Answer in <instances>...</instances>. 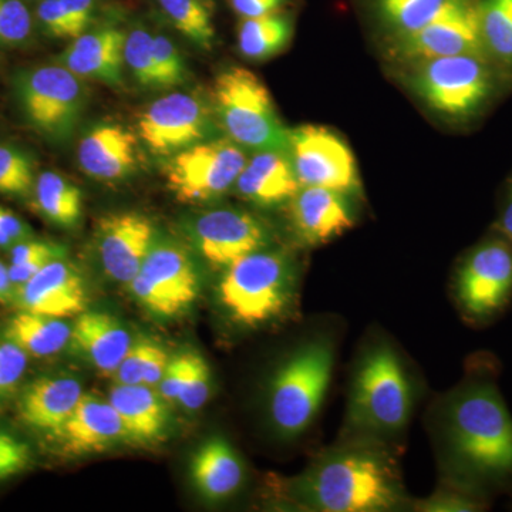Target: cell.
<instances>
[{
	"mask_svg": "<svg viewBox=\"0 0 512 512\" xmlns=\"http://www.w3.org/2000/svg\"><path fill=\"white\" fill-rule=\"evenodd\" d=\"M494 370L491 363L474 367L443 410L453 483L485 500L512 494V417Z\"/></svg>",
	"mask_w": 512,
	"mask_h": 512,
	"instance_id": "6da1fadb",
	"label": "cell"
},
{
	"mask_svg": "<svg viewBox=\"0 0 512 512\" xmlns=\"http://www.w3.org/2000/svg\"><path fill=\"white\" fill-rule=\"evenodd\" d=\"M301 503L320 512H379L404 501L396 463L377 441L359 440L319 457L296 483Z\"/></svg>",
	"mask_w": 512,
	"mask_h": 512,
	"instance_id": "7a4b0ae2",
	"label": "cell"
},
{
	"mask_svg": "<svg viewBox=\"0 0 512 512\" xmlns=\"http://www.w3.org/2000/svg\"><path fill=\"white\" fill-rule=\"evenodd\" d=\"M413 393L399 355L389 345L367 350L350 393L348 427L360 440L396 436L412 414Z\"/></svg>",
	"mask_w": 512,
	"mask_h": 512,
	"instance_id": "3957f363",
	"label": "cell"
},
{
	"mask_svg": "<svg viewBox=\"0 0 512 512\" xmlns=\"http://www.w3.org/2000/svg\"><path fill=\"white\" fill-rule=\"evenodd\" d=\"M295 291V266L284 251H256L225 269L218 296L229 318L258 328L281 316Z\"/></svg>",
	"mask_w": 512,
	"mask_h": 512,
	"instance_id": "277c9868",
	"label": "cell"
},
{
	"mask_svg": "<svg viewBox=\"0 0 512 512\" xmlns=\"http://www.w3.org/2000/svg\"><path fill=\"white\" fill-rule=\"evenodd\" d=\"M503 73L487 57H437L414 64L412 87L423 103L453 123L476 119L493 101Z\"/></svg>",
	"mask_w": 512,
	"mask_h": 512,
	"instance_id": "5b68a950",
	"label": "cell"
},
{
	"mask_svg": "<svg viewBox=\"0 0 512 512\" xmlns=\"http://www.w3.org/2000/svg\"><path fill=\"white\" fill-rule=\"evenodd\" d=\"M214 109L229 140L254 151L288 153L289 130L276 113L271 93L244 67H229L214 84Z\"/></svg>",
	"mask_w": 512,
	"mask_h": 512,
	"instance_id": "8992f818",
	"label": "cell"
},
{
	"mask_svg": "<svg viewBox=\"0 0 512 512\" xmlns=\"http://www.w3.org/2000/svg\"><path fill=\"white\" fill-rule=\"evenodd\" d=\"M333 362L329 340L315 339L279 367L269 392V417L279 436L295 439L311 426L328 392Z\"/></svg>",
	"mask_w": 512,
	"mask_h": 512,
	"instance_id": "52a82bcc",
	"label": "cell"
},
{
	"mask_svg": "<svg viewBox=\"0 0 512 512\" xmlns=\"http://www.w3.org/2000/svg\"><path fill=\"white\" fill-rule=\"evenodd\" d=\"M23 119L40 136L63 141L72 136L86 107L82 79L62 64L20 70L13 80Z\"/></svg>",
	"mask_w": 512,
	"mask_h": 512,
	"instance_id": "ba28073f",
	"label": "cell"
},
{
	"mask_svg": "<svg viewBox=\"0 0 512 512\" xmlns=\"http://www.w3.org/2000/svg\"><path fill=\"white\" fill-rule=\"evenodd\" d=\"M456 295L471 323L484 325L500 316L512 299V244L501 235L484 239L458 266Z\"/></svg>",
	"mask_w": 512,
	"mask_h": 512,
	"instance_id": "9c48e42d",
	"label": "cell"
},
{
	"mask_svg": "<svg viewBox=\"0 0 512 512\" xmlns=\"http://www.w3.org/2000/svg\"><path fill=\"white\" fill-rule=\"evenodd\" d=\"M247 161L242 147L229 138L200 141L173 154L164 175L178 201L202 204L231 190Z\"/></svg>",
	"mask_w": 512,
	"mask_h": 512,
	"instance_id": "30bf717a",
	"label": "cell"
},
{
	"mask_svg": "<svg viewBox=\"0 0 512 512\" xmlns=\"http://www.w3.org/2000/svg\"><path fill=\"white\" fill-rule=\"evenodd\" d=\"M389 52L393 60L410 66L437 57H487L478 20L477 0H448L423 28L393 39Z\"/></svg>",
	"mask_w": 512,
	"mask_h": 512,
	"instance_id": "8fae6325",
	"label": "cell"
},
{
	"mask_svg": "<svg viewBox=\"0 0 512 512\" xmlns=\"http://www.w3.org/2000/svg\"><path fill=\"white\" fill-rule=\"evenodd\" d=\"M289 158L301 187L353 195L362 190L353 151L328 127L305 124L289 130Z\"/></svg>",
	"mask_w": 512,
	"mask_h": 512,
	"instance_id": "7c38bea8",
	"label": "cell"
},
{
	"mask_svg": "<svg viewBox=\"0 0 512 512\" xmlns=\"http://www.w3.org/2000/svg\"><path fill=\"white\" fill-rule=\"evenodd\" d=\"M211 127V110L201 97L175 92L160 97L141 113L138 136L158 156H171L200 143Z\"/></svg>",
	"mask_w": 512,
	"mask_h": 512,
	"instance_id": "4fadbf2b",
	"label": "cell"
},
{
	"mask_svg": "<svg viewBox=\"0 0 512 512\" xmlns=\"http://www.w3.org/2000/svg\"><path fill=\"white\" fill-rule=\"evenodd\" d=\"M271 234L264 222L247 211L222 208L205 212L194 222L198 251L215 268L227 269L239 259L268 247Z\"/></svg>",
	"mask_w": 512,
	"mask_h": 512,
	"instance_id": "5bb4252c",
	"label": "cell"
},
{
	"mask_svg": "<svg viewBox=\"0 0 512 512\" xmlns=\"http://www.w3.org/2000/svg\"><path fill=\"white\" fill-rule=\"evenodd\" d=\"M153 239V224L138 212H114L101 218L97 251L104 272L114 281L128 284L143 268Z\"/></svg>",
	"mask_w": 512,
	"mask_h": 512,
	"instance_id": "9a60e30c",
	"label": "cell"
},
{
	"mask_svg": "<svg viewBox=\"0 0 512 512\" xmlns=\"http://www.w3.org/2000/svg\"><path fill=\"white\" fill-rule=\"evenodd\" d=\"M12 302L18 311L66 319L86 311V286L76 266L57 258L19 286Z\"/></svg>",
	"mask_w": 512,
	"mask_h": 512,
	"instance_id": "2e32d148",
	"label": "cell"
},
{
	"mask_svg": "<svg viewBox=\"0 0 512 512\" xmlns=\"http://www.w3.org/2000/svg\"><path fill=\"white\" fill-rule=\"evenodd\" d=\"M289 204L296 237L306 245H322L355 225L349 195L320 187H301Z\"/></svg>",
	"mask_w": 512,
	"mask_h": 512,
	"instance_id": "e0dca14e",
	"label": "cell"
},
{
	"mask_svg": "<svg viewBox=\"0 0 512 512\" xmlns=\"http://www.w3.org/2000/svg\"><path fill=\"white\" fill-rule=\"evenodd\" d=\"M56 437L70 456L99 453L128 440L126 427L109 400L90 394H83Z\"/></svg>",
	"mask_w": 512,
	"mask_h": 512,
	"instance_id": "ac0fdd59",
	"label": "cell"
},
{
	"mask_svg": "<svg viewBox=\"0 0 512 512\" xmlns=\"http://www.w3.org/2000/svg\"><path fill=\"white\" fill-rule=\"evenodd\" d=\"M137 156L136 134L119 123L97 124L77 147L80 168L100 181L123 180L136 167Z\"/></svg>",
	"mask_w": 512,
	"mask_h": 512,
	"instance_id": "d6986e66",
	"label": "cell"
},
{
	"mask_svg": "<svg viewBox=\"0 0 512 512\" xmlns=\"http://www.w3.org/2000/svg\"><path fill=\"white\" fill-rule=\"evenodd\" d=\"M83 394L82 383L76 377H39L20 394L19 419L32 430L56 436Z\"/></svg>",
	"mask_w": 512,
	"mask_h": 512,
	"instance_id": "ffe728a7",
	"label": "cell"
},
{
	"mask_svg": "<svg viewBox=\"0 0 512 512\" xmlns=\"http://www.w3.org/2000/svg\"><path fill=\"white\" fill-rule=\"evenodd\" d=\"M126 33L116 28L84 32L60 55L59 62L80 79H92L111 87L123 84Z\"/></svg>",
	"mask_w": 512,
	"mask_h": 512,
	"instance_id": "44dd1931",
	"label": "cell"
},
{
	"mask_svg": "<svg viewBox=\"0 0 512 512\" xmlns=\"http://www.w3.org/2000/svg\"><path fill=\"white\" fill-rule=\"evenodd\" d=\"M242 200L258 207H276L292 200L301 184L284 151H256L234 185Z\"/></svg>",
	"mask_w": 512,
	"mask_h": 512,
	"instance_id": "7402d4cb",
	"label": "cell"
},
{
	"mask_svg": "<svg viewBox=\"0 0 512 512\" xmlns=\"http://www.w3.org/2000/svg\"><path fill=\"white\" fill-rule=\"evenodd\" d=\"M70 345L82 353L101 375L113 377L133 342L130 333L114 316L84 311L72 326Z\"/></svg>",
	"mask_w": 512,
	"mask_h": 512,
	"instance_id": "603a6c76",
	"label": "cell"
},
{
	"mask_svg": "<svg viewBox=\"0 0 512 512\" xmlns=\"http://www.w3.org/2000/svg\"><path fill=\"white\" fill-rule=\"evenodd\" d=\"M128 434V440L151 443L163 437L167 429V407L160 394L146 384H116L109 393Z\"/></svg>",
	"mask_w": 512,
	"mask_h": 512,
	"instance_id": "cb8c5ba5",
	"label": "cell"
},
{
	"mask_svg": "<svg viewBox=\"0 0 512 512\" xmlns=\"http://www.w3.org/2000/svg\"><path fill=\"white\" fill-rule=\"evenodd\" d=\"M140 272L174 303L180 313L190 308L200 292L197 269L190 255L177 245H153Z\"/></svg>",
	"mask_w": 512,
	"mask_h": 512,
	"instance_id": "d4e9b609",
	"label": "cell"
},
{
	"mask_svg": "<svg viewBox=\"0 0 512 512\" xmlns=\"http://www.w3.org/2000/svg\"><path fill=\"white\" fill-rule=\"evenodd\" d=\"M191 478L202 497L221 501L237 493L244 481V467L227 441H205L191 461Z\"/></svg>",
	"mask_w": 512,
	"mask_h": 512,
	"instance_id": "484cf974",
	"label": "cell"
},
{
	"mask_svg": "<svg viewBox=\"0 0 512 512\" xmlns=\"http://www.w3.org/2000/svg\"><path fill=\"white\" fill-rule=\"evenodd\" d=\"M3 335L20 346L30 357L55 356L70 345L72 326L64 319L18 311L8 320Z\"/></svg>",
	"mask_w": 512,
	"mask_h": 512,
	"instance_id": "4316f807",
	"label": "cell"
},
{
	"mask_svg": "<svg viewBox=\"0 0 512 512\" xmlns=\"http://www.w3.org/2000/svg\"><path fill=\"white\" fill-rule=\"evenodd\" d=\"M292 36V20L281 13L244 19L238 32L239 53L252 62H265L281 55Z\"/></svg>",
	"mask_w": 512,
	"mask_h": 512,
	"instance_id": "83f0119b",
	"label": "cell"
},
{
	"mask_svg": "<svg viewBox=\"0 0 512 512\" xmlns=\"http://www.w3.org/2000/svg\"><path fill=\"white\" fill-rule=\"evenodd\" d=\"M33 197L37 211L52 224L72 228L82 218V192L56 171L37 175Z\"/></svg>",
	"mask_w": 512,
	"mask_h": 512,
	"instance_id": "f1b7e54d",
	"label": "cell"
},
{
	"mask_svg": "<svg viewBox=\"0 0 512 512\" xmlns=\"http://www.w3.org/2000/svg\"><path fill=\"white\" fill-rule=\"evenodd\" d=\"M485 55L512 77V0H477Z\"/></svg>",
	"mask_w": 512,
	"mask_h": 512,
	"instance_id": "f546056e",
	"label": "cell"
},
{
	"mask_svg": "<svg viewBox=\"0 0 512 512\" xmlns=\"http://www.w3.org/2000/svg\"><path fill=\"white\" fill-rule=\"evenodd\" d=\"M171 25L195 46L211 50L215 28L212 10L205 0H157Z\"/></svg>",
	"mask_w": 512,
	"mask_h": 512,
	"instance_id": "4dcf8cb0",
	"label": "cell"
},
{
	"mask_svg": "<svg viewBox=\"0 0 512 512\" xmlns=\"http://www.w3.org/2000/svg\"><path fill=\"white\" fill-rule=\"evenodd\" d=\"M447 2L448 0H377V10L393 39H399L427 25Z\"/></svg>",
	"mask_w": 512,
	"mask_h": 512,
	"instance_id": "1f68e13d",
	"label": "cell"
},
{
	"mask_svg": "<svg viewBox=\"0 0 512 512\" xmlns=\"http://www.w3.org/2000/svg\"><path fill=\"white\" fill-rule=\"evenodd\" d=\"M35 161L13 144H0V194L28 197L36 183Z\"/></svg>",
	"mask_w": 512,
	"mask_h": 512,
	"instance_id": "d6a6232c",
	"label": "cell"
},
{
	"mask_svg": "<svg viewBox=\"0 0 512 512\" xmlns=\"http://www.w3.org/2000/svg\"><path fill=\"white\" fill-rule=\"evenodd\" d=\"M154 36L147 30L134 29L126 37L124 63L138 84L157 89L156 63H154Z\"/></svg>",
	"mask_w": 512,
	"mask_h": 512,
	"instance_id": "836d02e7",
	"label": "cell"
},
{
	"mask_svg": "<svg viewBox=\"0 0 512 512\" xmlns=\"http://www.w3.org/2000/svg\"><path fill=\"white\" fill-rule=\"evenodd\" d=\"M154 63H156L157 89H174L187 80V64L173 40L164 35L154 36Z\"/></svg>",
	"mask_w": 512,
	"mask_h": 512,
	"instance_id": "e575fe53",
	"label": "cell"
},
{
	"mask_svg": "<svg viewBox=\"0 0 512 512\" xmlns=\"http://www.w3.org/2000/svg\"><path fill=\"white\" fill-rule=\"evenodd\" d=\"M29 357L13 340L0 336V404L18 392L28 370Z\"/></svg>",
	"mask_w": 512,
	"mask_h": 512,
	"instance_id": "d590c367",
	"label": "cell"
},
{
	"mask_svg": "<svg viewBox=\"0 0 512 512\" xmlns=\"http://www.w3.org/2000/svg\"><path fill=\"white\" fill-rule=\"evenodd\" d=\"M32 33V16L22 0H0V46H18Z\"/></svg>",
	"mask_w": 512,
	"mask_h": 512,
	"instance_id": "8d00e7d4",
	"label": "cell"
},
{
	"mask_svg": "<svg viewBox=\"0 0 512 512\" xmlns=\"http://www.w3.org/2000/svg\"><path fill=\"white\" fill-rule=\"evenodd\" d=\"M211 394V372L204 357L192 352L190 369L185 379L183 392H181L178 403L184 409L195 412L200 410L210 399Z\"/></svg>",
	"mask_w": 512,
	"mask_h": 512,
	"instance_id": "74e56055",
	"label": "cell"
},
{
	"mask_svg": "<svg viewBox=\"0 0 512 512\" xmlns=\"http://www.w3.org/2000/svg\"><path fill=\"white\" fill-rule=\"evenodd\" d=\"M32 463L29 444L0 427V481L23 473Z\"/></svg>",
	"mask_w": 512,
	"mask_h": 512,
	"instance_id": "f35d334b",
	"label": "cell"
},
{
	"mask_svg": "<svg viewBox=\"0 0 512 512\" xmlns=\"http://www.w3.org/2000/svg\"><path fill=\"white\" fill-rule=\"evenodd\" d=\"M127 285L128 288H130V292L133 293L134 298H136L147 311L154 313V315L163 316V318H173L175 315H180L174 303L171 302L147 276L141 274V272H138Z\"/></svg>",
	"mask_w": 512,
	"mask_h": 512,
	"instance_id": "ab89813d",
	"label": "cell"
},
{
	"mask_svg": "<svg viewBox=\"0 0 512 512\" xmlns=\"http://www.w3.org/2000/svg\"><path fill=\"white\" fill-rule=\"evenodd\" d=\"M37 18L46 32L56 39H76L80 36L60 0H43L37 8Z\"/></svg>",
	"mask_w": 512,
	"mask_h": 512,
	"instance_id": "60d3db41",
	"label": "cell"
},
{
	"mask_svg": "<svg viewBox=\"0 0 512 512\" xmlns=\"http://www.w3.org/2000/svg\"><path fill=\"white\" fill-rule=\"evenodd\" d=\"M192 352L181 353L173 357L165 367L163 377L158 383V394L163 397L165 403H178L185 379H187L188 369H190Z\"/></svg>",
	"mask_w": 512,
	"mask_h": 512,
	"instance_id": "b9f144b4",
	"label": "cell"
},
{
	"mask_svg": "<svg viewBox=\"0 0 512 512\" xmlns=\"http://www.w3.org/2000/svg\"><path fill=\"white\" fill-rule=\"evenodd\" d=\"M150 343V340L144 339L131 345L127 355L114 372L116 384H143L144 366H146Z\"/></svg>",
	"mask_w": 512,
	"mask_h": 512,
	"instance_id": "7bdbcfd3",
	"label": "cell"
},
{
	"mask_svg": "<svg viewBox=\"0 0 512 512\" xmlns=\"http://www.w3.org/2000/svg\"><path fill=\"white\" fill-rule=\"evenodd\" d=\"M66 251L60 245L46 241H26L13 245L10 251V264H22V262L35 261V259L63 258Z\"/></svg>",
	"mask_w": 512,
	"mask_h": 512,
	"instance_id": "ee69618b",
	"label": "cell"
},
{
	"mask_svg": "<svg viewBox=\"0 0 512 512\" xmlns=\"http://www.w3.org/2000/svg\"><path fill=\"white\" fill-rule=\"evenodd\" d=\"M170 362V356L163 348L151 342L148 348L146 366H144L143 384L150 387H157L161 377Z\"/></svg>",
	"mask_w": 512,
	"mask_h": 512,
	"instance_id": "f6af8a7d",
	"label": "cell"
},
{
	"mask_svg": "<svg viewBox=\"0 0 512 512\" xmlns=\"http://www.w3.org/2000/svg\"><path fill=\"white\" fill-rule=\"evenodd\" d=\"M286 0H231L232 9L244 19L259 18L278 12Z\"/></svg>",
	"mask_w": 512,
	"mask_h": 512,
	"instance_id": "bcb514c9",
	"label": "cell"
},
{
	"mask_svg": "<svg viewBox=\"0 0 512 512\" xmlns=\"http://www.w3.org/2000/svg\"><path fill=\"white\" fill-rule=\"evenodd\" d=\"M79 35H83L92 23L94 0H60Z\"/></svg>",
	"mask_w": 512,
	"mask_h": 512,
	"instance_id": "7dc6e473",
	"label": "cell"
},
{
	"mask_svg": "<svg viewBox=\"0 0 512 512\" xmlns=\"http://www.w3.org/2000/svg\"><path fill=\"white\" fill-rule=\"evenodd\" d=\"M0 232L12 239L13 244L26 241L32 235V229L22 218L0 207Z\"/></svg>",
	"mask_w": 512,
	"mask_h": 512,
	"instance_id": "c3c4849f",
	"label": "cell"
},
{
	"mask_svg": "<svg viewBox=\"0 0 512 512\" xmlns=\"http://www.w3.org/2000/svg\"><path fill=\"white\" fill-rule=\"evenodd\" d=\"M494 232L512 244V178L505 190L500 214H498L497 222L494 225Z\"/></svg>",
	"mask_w": 512,
	"mask_h": 512,
	"instance_id": "681fc988",
	"label": "cell"
},
{
	"mask_svg": "<svg viewBox=\"0 0 512 512\" xmlns=\"http://www.w3.org/2000/svg\"><path fill=\"white\" fill-rule=\"evenodd\" d=\"M15 286L10 281L9 266L0 261V303L12 302Z\"/></svg>",
	"mask_w": 512,
	"mask_h": 512,
	"instance_id": "f907efd6",
	"label": "cell"
}]
</instances>
